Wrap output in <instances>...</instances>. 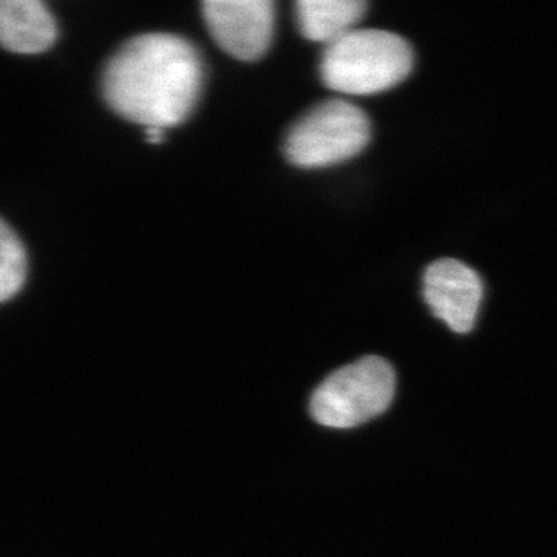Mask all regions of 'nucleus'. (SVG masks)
<instances>
[{
	"label": "nucleus",
	"instance_id": "1",
	"mask_svg": "<svg viewBox=\"0 0 557 557\" xmlns=\"http://www.w3.org/2000/svg\"><path fill=\"white\" fill-rule=\"evenodd\" d=\"M101 85L117 116L145 128L169 131L195 111L205 85V63L186 38L147 33L117 49Z\"/></svg>",
	"mask_w": 557,
	"mask_h": 557
},
{
	"label": "nucleus",
	"instance_id": "2",
	"mask_svg": "<svg viewBox=\"0 0 557 557\" xmlns=\"http://www.w3.org/2000/svg\"><path fill=\"white\" fill-rule=\"evenodd\" d=\"M411 69L413 49L408 40L384 29H354L326 48L320 73L329 89L369 96L405 82Z\"/></svg>",
	"mask_w": 557,
	"mask_h": 557
},
{
	"label": "nucleus",
	"instance_id": "3",
	"mask_svg": "<svg viewBox=\"0 0 557 557\" xmlns=\"http://www.w3.org/2000/svg\"><path fill=\"white\" fill-rule=\"evenodd\" d=\"M395 395V372L383 358L359 359L331 373L314 389L310 416L337 430L361 426L388 410Z\"/></svg>",
	"mask_w": 557,
	"mask_h": 557
},
{
	"label": "nucleus",
	"instance_id": "4",
	"mask_svg": "<svg viewBox=\"0 0 557 557\" xmlns=\"http://www.w3.org/2000/svg\"><path fill=\"white\" fill-rule=\"evenodd\" d=\"M369 117L348 101H323L285 137L284 152L300 169H325L356 158L370 141Z\"/></svg>",
	"mask_w": 557,
	"mask_h": 557
},
{
	"label": "nucleus",
	"instance_id": "5",
	"mask_svg": "<svg viewBox=\"0 0 557 557\" xmlns=\"http://www.w3.org/2000/svg\"><path fill=\"white\" fill-rule=\"evenodd\" d=\"M202 16L222 51L243 62L268 53L274 29V4L269 0H206Z\"/></svg>",
	"mask_w": 557,
	"mask_h": 557
},
{
	"label": "nucleus",
	"instance_id": "6",
	"mask_svg": "<svg viewBox=\"0 0 557 557\" xmlns=\"http://www.w3.org/2000/svg\"><path fill=\"white\" fill-rule=\"evenodd\" d=\"M424 298L438 320L453 332L466 334L476 323L484 284L479 273L466 263L442 258L426 269Z\"/></svg>",
	"mask_w": 557,
	"mask_h": 557
},
{
	"label": "nucleus",
	"instance_id": "7",
	"mask_svg": "<svg viewBox=\"0 0 557 557\" xmlns=\"http://www.w3.org/2000/svg\"><path fill=\"white\" fill-rule=\"evenodd\" d=\"M59 27L40 0H0V48L16 54H40L53 48Z\"/></svg>",
	"mask_w": 557,
	"mask_h": 557
},
{
	"label": "nucleus",
	"instance_id": "8",
	"mask_svg": "<svg viewBox=\"0 0 557 557\" xmlns=\"http://www.w3.org/2000/svg\"><path fill=\"white\" fill-rule=\"evenodd\" d=\"M367 10L363 0H300L296 4L301 35L329 46L354 32Z\"/></svg>",
	"mask_w": 557,
	"mask_h": 557
},
{
	"label": "nucleus",
	"instance_id": "9",
	"mask_svg": "<svg viewBox=\"0 0 557 557\" xmlns=\"http://www.w3.org/2000/svg\"><path fill=\"white\" fill-rule=\"evenodd\" d=\"M26 278V249L16 233L0 219V304L15 298Z\"/></svg>",
	"mask_w": 557,
	"mask_h": 557
},
{
	"label": "nucleus",
	"instance_id": "10",
	"mask_svg": "<svg viewBox=\"0 0 557 557\" xmlns=\"http://www.w3.org/2000/svg\"><path fill=\"white\" fill-rule=\"evenodd\" d=\"M145 136H147L148 143H152V145H161L164 139V131H159V128H147V131H145Z\"/></svg>",
	"mask_w": 557,
	"mask_h": 557
}]
</instances>
